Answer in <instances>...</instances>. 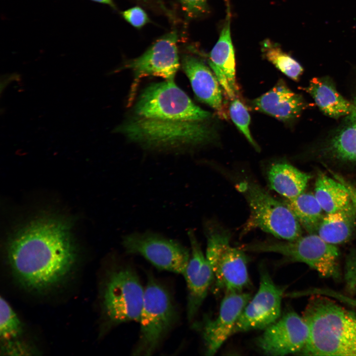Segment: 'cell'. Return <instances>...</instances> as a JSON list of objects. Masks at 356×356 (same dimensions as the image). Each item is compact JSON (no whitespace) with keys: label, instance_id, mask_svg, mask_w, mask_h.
Wrapping results in <instances>:
<instances>
[{"label":"cell","instance_id":"cell-22","mask_svg":"<svg viewBox=\"0 0 356 356\" xmlns=\"http://www.w3.org/2000/svg\"><path fill=\"white\" fill-rule=\"evenodd\" d=\"M356 215V207L352 202L343 209L327 213L318 226L317 234L333 245L347 241L352 235Z\"/></svg>","mask_w":356,"mask_h":356},{"label":"cell","instance_id":"cell-26","mask_svg":"<svg viewBox=\"0 0 356 356\" xmlns=\"http://www.w3.org/2000/svg\"><path fill=\"white\" fill-rule=\"evenodd\" d=\"M21 323L6 300H0V336L4 341L14 340L22 333Z\"/></svg>","mask_w":356,"mask_h":356},{"label":"cell","instance_id":"cell-19","mask_svg":"<svg viewBox=\"0 0 356 356\" xmlns=\"http://www.w3.org/2000/svg\"><path fill=\"white\" fill-rule=\"evenodd\" d=\"M350 101L351 111L327 137L322 147L325 155L342 162H356V89Z\"/></svg>","mask_w":356,"mask_h":356},{"label":"cell","instance_id":"cell-2","mask_svg":"<svg viewBox=\"0 0 356 356\" xmlns=\"http://www.w3.org/2000/svg\"><path fill=\"white\" fill-rule=\"evenodd\" d=\"M303 317L309 335L304 355L356 356V313L330 297L312 295Z\"/></svg>","mask_w":356,"mask_h":356},{"label":"cell","instance_id":"cell-13","mask_svg":"<svg viewBox=\"0 0 356 356\" xmlns=\"http://www.w3.org/2000/svg\"><path fill=\"white\" fill-rule=\"evenodd\" d=\"M309 330L303 316L291 311L264 329L256 345L265 354L284 356L301 352L308 340Z\"/></svg>","mask_w":356,"mask_h":356},{"label":"cell","instance_id":"cell-16","mask_svg":"<svg viewBox=\"0 0 356 356\" xmlns=\"http://www.w3.org/2000/svg\"><path fill=\"white\" fill-rule=\"evenodd\" d=\"M181 65L196 96L226 119L219 81L210 68L202 60L188 54L182 55Z\"/></svg>","mask_w":356,"mask_h":356},{"label":"cell","instance_id":"cell-7","mask_svg":"<svg viewBox=\"0 0 356 356\" xmlns=\"http://www.w3.org/2000/svg\"><path fill=\"white\" fill-rule=\"evenodd\" d=\"M242 250L280 254L289 261L306 264L321 277L338 279L340 277L338 247L318 234L310 233L294 241L258 242L244 246Z\"/></svg>","mask_w":356,"mask_h":356},{"label":"cell","instance_id":"cell-3","mask_svg":"<svg viewBox=\"0 0 356 356\" xmlns=\"http://www.w3.org/2000/svg\"><path fill=\"white\" fill-rule=\"evenodd\" d=\"M114 132L149 147L199 144L210 141L214 136L213 131L200 122L140 117L121 125Z\"/></svg>","mask_w":356,"mask_h":356},{"label":"cell","instance_id":"cell-20","mask_svg":"<svg viewBox=\"0 0 356 356\" xmlns=\"http://www.w3.org/2000/svg\"><path fill=\"white\" fill-rule=\"evenodd\" d=\"M304 89L312 97L320 110L328 117L343 118L351 111V101L340 94L328 76L313 78Z\"/></svg>","mask_w":356,"mask_h":356},{"label":"cell","instance_id":"cell-25","mask_svg":"<svg viewBox=\"0 0 356 356\" xmlns=\"http://www.w3.org/2000/svg\"><path fill=\"white\" fill-rule=\"evenodd\" d=\"M262 50L265 58L284 74L296 81L300 79L304 72L303 67L276 43L265 40L262 43Z\"/></svg>","mask_w":356,"mask_h":356},{"label":"cell","instance_id":"cell-11","mask_svg":"<svg viewBox=\"0 0 356 356\" xmlns=\"http://www.w3.org/2000/svg\"><path fill=\"white\" fill-rule=\"evenodd\" d=\"M123 245L127 253L141 255L158 269L178 274H183L190 258L179 243L150 232L127 235Z\"/></svg>","mask_w":356,"mask_h":356},{"label":"cell","instance_id":"cell-4","mask_svg":"<svg viewBox=\"0 0 356 356\" xmlns=\"http://www.w3.org/2000/svg\"><path fill=\"white\" fill-rule=\"evenodd\" d=\"M178 312L166 287L152 275L144 287L137 343L133 352L135 356H150L159 348L178 319Z\"/></svg>","mask_w":356,"mask_h":356},{"label":"cell","instance_id":"cell-8","mask_svg":"<svg viewBox=\"0 0 356 356\" xmlns=\"http://www.w3.org/2000/svg\"><path fill=\"white\" fill-rule=\"evenodd\" d=\"M140 117L162 120L202 122L211 114L195 104L174 82L154 83L144 89L134 106Z\"/></svg>","mask_w":356,"mask_h":356},{"label":"cell","instance_id":"cell-15","mask_svg":"<svg viewBox=\"0 0 356 356\" xmlns=\"http://www.w3.org/2000/svg\"><path fill=\"white\" fill-rule=\"evenodd\" d=\"M188 236L191 255L183 275L187 288V317L191 321L204 302L214 276L193 232L189 231Z\"/></svg>","mask_w":356,"mask_h":356},{"label":"cell","instance_id":"cell-30","mask_svg":"<svg viewBox=\"0 0 356 356\" xmlns=\"http://www.w3.org/2000/svg\"><path fill=\"white\" fill-rule=\"evenodd\" d=\"M344 278L348 290L356 294V250L348 257L345 267Z\"/></svg>","mask_w":356,"mask_h":356},{"label":"cell","instance_id":"cell-21","mask_svg":"<svg viewBox=\"0 0 356 356\" xmlns=\"http://www.w3.org/2000/svg\"><path fill=\"white\" fill-rule=\"evenodd\" d=\"M269 186L288 199L304 192L311 177L286 163L272 165L267 172Z\"/></svg>","mask_w":356,"mask_h":356},{"label":"cell","instance_id":"cell-33","mask_svg":"<svg viewBox=\"0 0 356 356\" xmlns=\"http://www.w3.org/2000/svg\"><path fill=\"white\" fill-rule=\"evenodd\" d=\"M141 6L149 10L155 9L162 7L165 3L163 0H133Z\"/></svg>","mask_w":356,"mask_h":356},{"label":"cell","instance_id":"cell-34","mask_svg":"<svg viewBox=\"0 0 356 356\" xmlns=\"http://www.w3.org/2000/svg\"><path fill=\"white\" fill-rule=\"evenodd\" d=\"M90 1L107 5L114 10H117V6L113 0H89Z\"/></svg>","mask_w":356,"mask_h":356},{"label":"cell","instance_id":"cell-18","mask_svg":"<svg viewBox=\"0 0 356 356\" xmlns=\"http://www.w3.org/2000/svg\"><path fill=\"white\" fill-rule=\"evenodd\" d=\"M252 104L255 110L283 121L298 118L305 107L301 96L292 91L281 80L253 100Z\"/></svg>","mask_w":356,"mask_h":356},{"label":"cell","instance_id":"cell-24","mask_svg":"<svg viewBox=\"0 0 356 356\" xmlns=\"http://www.w3.org/2000/svg\"><path fill=\"white\" fill-rule=\"evenodd\" d=\"M285 204L308 232L312 233L317 230L323 210L314 194L303 192L295 198L287 199Z\"/></svg>","mask_w":356,"mask_h":356},{"label":"cell","instance_id":"cell-5","mask_svg":"<svg viewBox=\"0 0 356 356\" xmlns=\"http://www.w3.org/2000/svg\"><path fill=\"white\" fill-rule=\"evenodd\" d=\"M144 288L130 265H117L107 273L102 293L104 316L110 326L139 322Z\"/></svg>","mask_w":356,"mask_h":356},{"label":"cell","instance_id":"cell-23","mask_svg":"<svg viewBox=\"0 0 356 356\" xmlns=\"http://www.w3.org/2000/svg\"><path fill=\"white\" fill-rule=\"evenodd\" d=\"M314 195L327 213L343 209L352 203L342 184L322 174L318 175L315 181Z\"/></svg>","mask_w":356,"mask_h":356},{"label":"cell","instance_id":"cell-9","mask_svg":"<svg viewBox=\"0 0 356 356\" xmlns=\"http://www.w3.org/2000/svg\"><path fill=\"white\" fill-rule=\"evenodd\" d=\"M206 258L213 270L216 285L226 293L239 292L250 284L246 256L243 250L232 247L229 233L209 231Z\"/></svg>","mask_w":356,"mask_h":356},{"label":"cell","instance_id":"cell-29","mask_svg":"<svg viewBox=\"0 0 356 356\" xmlns=\"http://www.w3.org/2000/svg\"><path fill=\"white\" fill-rule=\"evenodd\" d=\"M122 17L132 26L140 29L151 20L146 11L141 6L136 5L121 11Z\"/></svg>","mask_w":356,"mask_h":356},{"label":"cell","instance_id":"cell-32","mask_svg":"<svg viewBox=\"0 0 356 356\" xmlns=\"http://www.w3.org/2000/svg\"><path fill=\"white\" fill-rule=\"evenodd\" d=\"M337 180L341 182L349 194L351 202L356 207V188L337 174H333Z\"/></svg>","mask_w":356,"mask_h":356},{"label":"cell","instance_id":"cell-12","mask_svg":"<svg viewBox=\"0 0 356 356\" xmlns=\"http://www.w3.org/2000/svg\"><path fill=\"white\" fill-rule=\"evenodd\" d=\"M284 289L276 285L265 269L260 272L259 289L247 304L233 329L232 335L265 329L280 317Z\"/></svg>","mask_w":356,"mask_h":356},{"label":"cell","instance_id":"cell-17","mask_svg":"<svg viewBox=\"0 0 356 356\" xmlns=\"http://www.w3.org/2000/svg\"><path fill=\"white\" fill-rule=\"evenodd\" d=\"M228 11L218 41L209 54V64L219 83L230 99L235 98L238 87L235 78V59L230 32Z\"/></svg>","mask_w":356,"mask_h":356},{"label":"cell","instance_id":"cell-14","mask_svg":"<svg viewBox=\"0 0 356 356\" xmlns=\"http://www.w3.org/2000/svg\"><path fill=\"white\" fill-rule=\"evenodd\" d=\"M251 298V295L248 293H225L217 317L205 320L203 324L202 333L207 355H214L232 335L239 316Z\"/></svg>","mask_w":356,"mask_h":356},{"label":"cell","instance_id":"cell-28","mask_svg":"<svg viewBox=\"0 0 356 356\" xmlns=\"http://www.w3.org/2000/svg\"><path fill=\"white\" fill-rule=\"evenodd\" d=\"M186 20L205 15L209 12L207 0H178Z\"/></svg>","mask_w":356,"mask_h":356},{"label":"cell","instance_id":"cell-6","mask_svg":"<svg viewBox=\"0 0 356 356\" xmlns=\"http://www.w3.org/2000/svg\"><path fill=\"white\" fill-rule=\"evenodd\" d=\"M237 188L245 196L250 210L246 230L259 228L285 241H294L302 236L301 225L286 204L252 181L240 182Z\"/></svg>","mask_w":356,"mask_h":356},{"label":"cell","instance_id":"cell-27","mask_svg":"<svg viewBox=\"0 0 356 356\" xmlns=\"http://www.w3.org/2000/svg\"><path fill=\"white\" fill-rule=\"evenodd\" d=\"M230 117L248 141L257 150L259 147L254 140L250 133L249 126L250 116L247 108L239 99L234 98L230 104L229 108Z\"/></svg>","mask_w":356,"mask_h":356},{"label":"cell","instance_id":"cell-1","mask_svg":"<svg viewBox=\"0 0 356 356\" xmlns=\"http://www.w3.org/2000/svg\"><path fill=\"white\" fill-rule=\"evenodd\" d=\"M12 272L24 288L43 292L64 280L75 267L77 252L69 224L43 216L19 228L7 245Z\"/></svg>","mask_w":356,"mask_h":356},{"label":"cell","instance_id":"cell-10","mask_svg":"<svg viewBox=\"0 0 356 356\" xmlns=\"http://www.w3.org/2000/svg\"><path fill=\"white\" fill-rule=\"evenodd\" d=\"M178 41V32L174 29L155 40L141 55L125 63L122 69L132 70L134 76L129 103L132 102L141 79L153 76L174 81L180 66Z\"/></svg>","mask_w":356,"mask_h":356},{"label":"cell","instance_id":"cell-31","mask_svg":"<svg viewBox=\"0 0 356 356\" xmlns=\"http://www.w3.org/2000/svg\"><path fill=\"white\" fill-rule=\"evenodd\" d=\"M301 294L306 295L313 294L325 295L356 308V298L347 296L341 293L329 289L312 288L304 291Z\"/></svg>","mask_w":356,"mask_h":356}]
</instances>
